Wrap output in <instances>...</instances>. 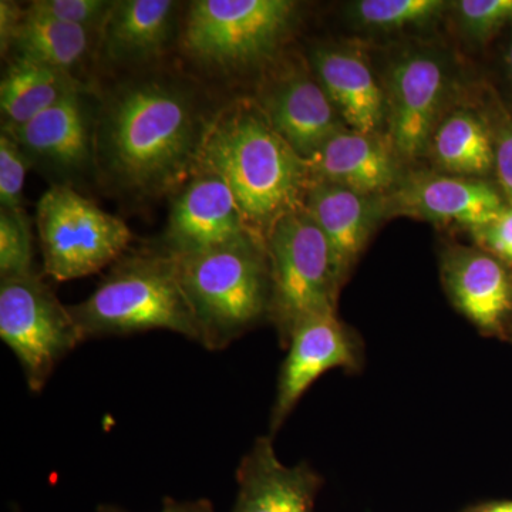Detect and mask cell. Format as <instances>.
I'll use <instances>...</instances> for the list:
<instances>
[{
	"label": "cell",
	"mask_w": 512,
	"mask_h": 512,
	"mask_svg": "<svg viewBox=\"0 0 512 512\" xmlns=\"http://www.w3.org/2000/svg\"><path fill=\"white\" fill-rule=\"evenodd\" d=\"M97 94L96 171L104 190L130 202L156 201L197 173L218 111L197 83L156 67Z\"/></svg>",
	"instance_id": "1"
},
{
	"label": "cell",
	"mask_w": 512,
	"mask_h": 512,
	"mask_svg": "<svg viewBox=\"0 0 512 512\" xmlns=\"http://www.w3.org/2000/svg\"><path fill=\"white\" fill-rule=\"evenodd\" d=\"M200 165L224 178L247 227L262 238L284 215L305 207L311 187L306 161L255 100H235L215 113Z\"/></svg>",
	"instance_id": "2"
},
{
	"label": "cell",
	"mask_w": 512,
	"mask_h": 512,
	"mask_svg": "<svg viewBox=\"0 0 512 512\" xmlns=\"http://www.w3.org/2000/svg\"><path fill=\"white\" fill-rule=\"evenodd\" d=\"M69 306L82 340L168 330L200 343L177 259L163 249L128 251L89 298Z\"/></svg>",
	"instance_id": "3"
},
{
	"label": "cell",
	"mask_w": 512,
	"mask_h": 512,
	"mask_svg": "<svg viewBox=\"0 0 512 512\" xmlns=\"http://www.w3.org/2000/svg\"><path fill=\"white\" fill-rule=\"evenodd\" d=\"M175 259L205 349L224 350L269 318L271 264L261 235L247 232L222 247Z\"/></svg>",
	"instance_id": "4"
},
{
	"label": "cell",
	"mask_w": 512,
	"mask_h": 512,
	"mask_svg": "<svg viewBox=\"0 0 512 512\" xmlns=\"http://www.w3.org/2000/svg\"><path fill=\"white\" fill-rule=\"evenodd\" d=\"M295 18L289 0H194L185 3L178 45L200 69L235 76L271 66Z\"/></svg>",
	"instance_id": "5"
},
{
	"label": "cell",
	"mask_w": 512,
	"mask_h": 512,
	"mask_svg": "<svg viewBox=\"0 0 512 512\" xmlns=\"http://www.w3.org/2000/svg\"><path fill=\"white\" fill-rule=\"evenodd\" d=\"M271 264L269 320L286 349L301 320L336 313L340 275L328 239L305 210L289 212L265 237Z\"/></svg>",
	"instance_id": "6"
},
{
	"label": "cell",
	"mask_w": 512,
	"mask_h": 512,
	"mask_svg": "<svg viewBox=\"0 0 512 512\" xmlns=\"http://www.w3.org/2000/svg\"><path fill=\"white\" fill-rule=\"evenodd\" d=\"M43 274L73 281L113 266L130 251L133 232L116 215L66 185H50L36 207Z\"/></svg>",
	"instance_id": "7"
},
{
	"label": "cell",
	"mask_w": 512,
	"mask_h": 512,
	"mask_svg": "<svg viewBox=\"0 0 512 512\" xmlns=\"http://www.w3.org/2000/svg\"><path fill=\"white\" fill-rule=\"evenodd\" d=\"M0 338L19 360L30 392L45 389L56 366L83 342L39 272L0 279Z\"/></svg>",
	"instance_id": "8"
},
{
	"label": "cell",
	"mask_w": 512,
	"mask_h": 512,
	"mask_svg": "<svg viewBox=\"0 0 512 512\" xmlns=\"http://www.w3.org/2000/svg\"><path fill=\"white\" fill-rule=\"evenodd\" d=\"M99 94L77 90L18 128H5L25 154L30 168L52 185L76 188L97 180L96 127ZM3 128V127H2Z\"/></svg>",
	"instance_id": "9"
},
{
	"label": "cell",
	"mask_w": 512,
	"mask_h": 512,
	"mask_svg": "<svg viewBox=\"0 0 512 512\" xmlns=\"http://www.w3.org/2000/svg\"><path fill=\"white\" fill-rule=\"evenodd\" d=\"M256 104L286 143L308 160L325 141L348 128L320 86L308 60L266 67Z\"/></svg>",
	"instance_id": "10"
},
{
	"label": "cell",
	"mask_w": 512,
	"mask_h": 512,
	"mask_svg": "<svg viewBox=\"0 0 512 512\" xmlns=\"http://www.w3.org/2000/svg\"><path fill=\"white\" fill-rule=\"evenodd\" d=\"M446 89V63L434 50H404L394 60L386 83L387 124L399 158L416 160L426 153Z\"/></svg>",
	"instance_id": "11"
},
{
	"label": "cell",
	"mask_w": 512,
	"mask_h": 512,
	"mask_svg": "<svg viewBox=\"0 0 512 512\" xmlns=\"http://www.w3.org/2000/svg\"><path fill=\"white\" fill-rule=\"evenodd\" d=\"M170 200L158 248L174 258L210 251L252 232L231 188L210 168L200 165Z\"/></svg>",
	"instance_id": "12"
},
{
	"label": "cell",
	"mask_w": 512,
	"mask_h": 512,
	"mask_svg": "<svg viewBox=\"0 0 512 512\" xmlns=\"http://www.w3.org/2000/svg\"><path fill=\"white\" fill-rule=\"evenodd\" d=\"M185 3L175 0H116L100 30L97 59L106 69H156L180 43Z\"/></svg>",
	"instance_id": "13"
},
{
	"label": "cell",
	"mask_w": 512,
	"mask_h": 512,
	"mask_svg": "<svg viewBox=\"0 0 512 512\" xmlns=\"http://www.w3.org/2000/svg\"><path fill=\"white\" fill-rule=\"evenodd\" d=\"M288 355L279 373L278 390L271 414L276 433L295 409L306 390L320 376L336 367L353 369L359 348L336 313L309 316L295 326L288 340Z\"/></svg>",
	"instance_id": "14"
},
{
	"label": "cell",
	"mask_w": 512,
	"mask_h": 512,
	"mask_svg": "<svg viewBox=\"0 0 512 512\" xmlns=\"http://www.w3.org/2000/svg\"><path fill=\"white\" fill-rule=\"evenodd\" d=\"M386 211L420 220L483 227L503 211L501 191L481 178L419 174L386 198Z\"/></svg>",
	"instance_id": "15"
},
{
	"label": "cell",
	"mask_w": 512,
	"mask_h": 512,
	"mask_svg": "<svg viewBox=\"0 0 512 512\" xmlns=\"http://www.w3.org/2000/svg\"><path fill=\"white\" fill-rule=\"evenodd\" d=\"M308 63L343 124L359 133L379 134L387 121L386 89L365 53L350 46H316Z\"/></svg>",
	"instance_id": "16"
},
{
	"label": "cell",
	"mask_w": 512,
	"mask_h": 512,
	"mask_svg": "<svg viewBox=\"0 0 512 512\" xmlns=\"http://www.w3.org/2000/svg\"><path fill=\"white\" fill-rule=\"evenodd\" d=\"M306 161L313 184H335L367 195H380L399 180V156L389 138L339 131Z\"/></svg>",
	"instance_id": "17"
},
{
	"label": "cell",
	"mask_w": 512,
	"mask_h": 512,
	"mask_svg": "<svg viewBox=\"0 0 512 512\" xmlns=\"http://www.w3.org/2000/svg\"><path fill=\"white\" fill-rule=\"evenodd\" d=\"M237 483L232 512H315L322 480L308 464H282L271 437H259L239 464Z\"/></svg>",
	"instance_id": "18"
},
{
	"label": "cell",
	"mask_w": 512,
	"mask_h": 512,
	"mask_svg": "<svg viewBox=\"0 0 512 512\" xmlns=\"http://www.w3.org/2000/svg\"><path fill=\"white\" fill-rule=\"evenodd\" d=\"M443 278L451 299L477 328L503 333L512 312V276L507 265L481 248H454L444 256Z\"/></svg>",
	"instance_id": "19"
},
{
	"label": "cell",
	"mask_w": 512,
	"mask_h": 512,
	"mask_svg": "<svg viewBox=\"0 0 512 512\" xmlns=\"http://www.w3.org/2000/svg\"><path fill=\"white\" fill-rule=\"evenodd\" d=\"M305 210L328 239L343 279L365 249L376 222L386 211L380 195H367L335 184H313Z\"/></svg>",
	"instance_id": "20"
},
{
	"label": "cell",
	"mask_w": 512,
	"mask_h": 512,
	"mask_svg": "<svg viewBox=\"0 0 512 512\" xmlns=\"http://www.w3.org/2000/svg\"><path fill=\"white\" fill-rule=\"evenodd\" d=\"M99 37V32L40 15L25 5L3 56L43 64L80 79L79 70L90 57H97Z\"/></svg>",
	"instance_id": "21"
},
{
	"label": "cell",
	"mask_w": 512,
	"mask_h": 512,
	"mask_svg": "<svg viewBox=\"0 0 512 512\" xmlns=\"http://www.w3.org/2000/svg\"><path fill=\"white\" fill-rule=\"evenodd\" d=\"M84 83L73 74L23 59H8L0 82L2 127L18 128L55 106Z\"/></svg>",
	"instance_id": "22"
},
{
	"label": "cell",
	"mask_w": 512,
	"mask_h": 512,
	"mask_svg": "<svg viewBox=\"0 0 512 512\" xmlns=\"http://www.w3.org/2000/svg\"><path fill=\"white\" fill-rule=\"evenodd\" d=\"M427 151L441 170L483 177L494 170V141L485 113L461 106L440 117Z\"/></svg>",
	"instance_id": "23"
},
{
	"label": "cell",
	"mask_w": 512,
	"mask_h": 512,
	"mask_svg": "<svg viewBox=\"0 0 512 512\" xmlns=\"http://www.w3.org/2000/svg\"><path fill=\"white\" fill-rule=\"evenodd\" d=\"M446 8L441 0H359L350 16L366 28L397 30L429 23Z\"/></svg>",
	"instance_id": "24"
},
{
	"label": "cell",
	"mask_w": 512,
	"mask_h": 512,
	"mask_svg": "<svg viewBox=\"0 0 512 512\" xmlns=\"http://www.w3.org/2000/svg\"><path fill=\"white\" fill-rule=\"evenodd\" d=\"M32 222L25 208H0V279L32 274Z\"/></svg>",
	"instance_id": "25"
},
{
	"label": "cell",
	"mask_w": 512,
	"mask_h": 512,
	"mask_svg": "<svg viewBox=\"0 0 512 512\" xmlns=\"http://www.w3.org/2000/svg\"><path fill=\"white\" fill-rule=\"evenodd\" d=\"M454 8L461 28L474 40L484 42L512 26V0H460Z\"/></svg>",
	"instance_id": "26"
},
{
	"label": "cell",
	"mask_w": 512,
	"mask_h": 512,
	"mask_svg": "<svg viewBox=\"0 0 512 512\" xmlns=\"http://www.w3.org/2000/svg\"><path fill=\"white\" fill-rule=\"evenodd\" d=\"M116 0H33L28 9L40 15L99 32Z\"/></svg>",
	"instance_id": "27"
},
{
	"label": "cell",
	"mask_w": 512,
	"mask_h": 512,
	"mask_svg": "<svg viewBox=\"0 0 512 512\" xmlns=\"http://www.w3.org/2000/svg\"><path fill=\"white\" fill-rule=\"evenodd\" d=\"M494 141V171L498 187L508 205H512V114L503 101L491 97L485 110Z\"/></svg>",
	"instance_id": "28"
},
{
	"label": "cell",
	"mask_w": 512,
	"mask_h": 512,
	"mask_svg": "<svg viewBox=\"0 0 512 512\" xmlns=\"http://www.w3.org/2000/svg\"><path fill=\"white\" fill-rule=\"evenodd\" d=\"M30 165L8 130L0 131V208H23V188Z\"/></svg>",
	"instance_id": "29"
},
{
	"label": "cell",
	"mask_w": 512,
	"mask_h": 512,
	"mask_svg": "<svg viewBox=\"0 0 512 512\" xmlns=\"http://www.w3.org/2000/svg\"><path fill=\"white\" fill-rule=\"evenodd\" d=\"M478 248L512 266V205H505L493 221L471 229Z\"/></svg>",
	"instance_id": "30"
},
{
	"label": "cell",
	"mask_w": 512,
	"mask_h": 512,
	"mask_svg": "<svg viewBox=\"0 0 512 512\" xmlns=\"http://www.w3.org/2000/svg\"><path fill=\"white\" fill-rule=\"evenodd\" d=\"M25 6L12 0H2L0 2V50L3 53L8 49L10 39L18 28L20 20H22Z\"/></svg>",
	"instance_id": "31"
},
{
	"label": "cell",
	"mask_w": 512,
	"mask_h": 512,
	"mask_svg": "<svg viewBox=\"0 0 512 512\" xmlns=\"http://www.w3.org/2000/svg\"><path fill=\"white\" fill-rule=\"evenodd\" d=\"M97 512H128L124 508L117 505L101 504L97 507ZM160 512H217L214 504L207 498L194 501H177L171 497H165L163 500V508Z\"/></svg>",
	"instance_id": "32"
},
{
	"label": "cell",
	"mask_w": 512,
	"mask_h": 512,
	"mask_svg": "<svg viewBox=\"0 0 512 512\" xmlns=\"http://www.w3.org/2000/svg\"><path fill=\"white\" fill-rule=\"evenodd\" d=\"M464 512H512V501H493L476 507L468 508Z\"/></svg>",
	"instance_id": "33"
},
{
	"label": "cell",
	"mask_w": 512,
	"mask_h": 512,
	"mask_svg": "<svg viewBox=\"0 0 512 512\" xmlns=\"http://www.w3.org/2000/svg\"><path fill=\"white\" fill-rule=\"evenodd\" d=\"M510 42H508L507 53H505V62H507L508 73H510L512 82V26H511Z\"/></svg>",
	"instance_id": "34"
},
{
	"label": "cell",
	"mask_w": 512,
	"mask_h": 512,
	"mask_svg": "<svg viewBox=\"0 0 512 512\" xmlns=\"http://www.w3.org/2000/svg\"><path fill=\"white\" fill-rule=\"evenodd\" d=\"M13 512H20V511L18 510V508L15 507V508H13Z\"/></svg>",
	"instance_id": "35"
}]
</instances>
